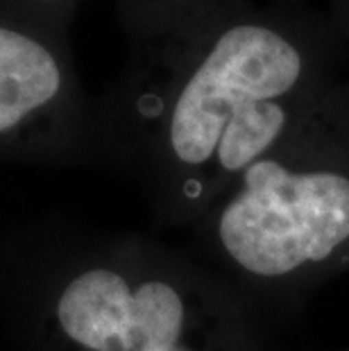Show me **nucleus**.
I'll use <instances>...</instances> for the list:
<instances>
[{"instance_id": "1", "label": "nucleus", "mask_w": 349, "mask_h": 351, "mask_svg": "<svg viewBox=\"0 0 349 351\" xmlns=\"http://www.w3.org/2000/svg\"><path fill=\"white\" fill-rule=\"evenodd\" d=\"M0 315L25 351H263V333L186 247L36 225L0 241Z\"/></svg>"}, {"instance_id": "2", "label": "nucleus", "mask_w": 349, "mask_h": 351, "mask_svg": "<svg viewBox=\"0 0 349 351\" xmlns=\"http://www.w3.org/2000/svg\"><path fill=\"white\" fill-rule=\"evenodd\" d=\"M306 62L284 34L234 25L193 57L141 73L98 125L100 150L136 175L154 225L189 231L252 163L288 136Z\"/></svg>"}, {"instance_id": "3", "label": "nucleus", "mask_w": 349, "mask_h": 351, "mask_svg": "<svg viewBox=\"0 0 349 351\" xmlns=\"http://www.w3.org/2000/svg\"><path fill=\"white\" fill-rule=\"evenodd\" d=\"M186 250L265 335L349 270V156L281 141L189 229Z\"/></svg>"}, {"instance_id": "4", "label": "nucleus", "mask_w": 349, "mask_h": 351, "mask_svg": "<svg viewBox=\"0 0 349 351\" xmlns=\"http://www.w3.org/2000/svg\"><path fill=\"white\" fill-rule=\"evenodd\" d=\"M66 23L69 5L0 0V163L59 168L100 150Z\"/></svg>"}, {"instance_id": "5", "label": "nucleus", "mask_w": 349, "mask_h": 351, "mask_svg": "<svg viewBox=\"0 0 349 351\" xmlns=\"http://www.w3.org/2000/svg\"><path fill=\"white\" fill-rule=\"evenodd\" d=\"M25 3H39V5H73V0H25Z\"/></svg>"}]
</instances>
